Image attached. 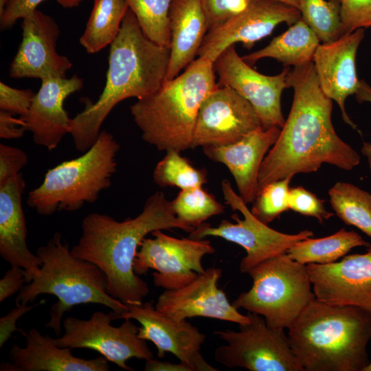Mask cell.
<instances>
[{"label": "cell", "instance_id": "42", "mask_svg": "<svg viewBox=\"0 0 371 371\" xmlns=\"http://www.w3.org/2000/svg\"><path fill=\"white\" fill-rule=\"evenodd\" d=\"M25 280V271L19 267H12L0 280V302L19 292Z\"/></svg>", "mask_w": 371, "mask_h": 371}, {"label": "cell", "instance_id": "29", "mask_svg": "<svg viewBox=\"0 0 371 371\" xmlns=\"http://www.w3.org/2000/svg\"><path fill=\"white\" fill-rule=\"evenodd\" d=\"M335 214L371 237V194L346 182H337L328 191Z\"/></svg>", "mask_w": 371, "mask_h": 371}, {"label": "cell", "instance_id": "4", "mask_svg": "<svg viewBox=\"0 0 371 371\" xmlns=\"http://www.w3.org/2000/svg\"><path fill=\"white\" fill-rule=\"evenodd\" d=\"M304 371H363L370 363L371 314L313 300L287 328Z\"/></svg>", "mask_w": 371, "mask_h": 371}, {"label": "cell", "instance_id": "38", "mask_svg": "<svg viewBox=\"0 0 371 371\" xmlns=\"http://www.w3.org/2000/svg\"><path fill=\"white\" fill-rule=\"evenodd\" d=\"M35 95L31 89L13 88L0 82V109L14 115H25Z\"/></svg>", "mask_w": 371, "mask_h": 371}, {"label": "cell", "instance_id": "41", "mask_svg": "<svg viewBox=\"0 0 371 371\" xmlns=\"http://www.w3.org/2000/svg\"><path fill=\"white\" fill-rule=\"evenodd\" d=\"M45 300L41 301L31 306L19 305L13 308L5 315L0 318V348L12 337L15 331L23 333L16 326V322L23 315L30 311L32 309L43 303Z\"/></svg>", "mask_w": 371, "mask_h": 371}, {"label": "cell", "instance_id": "5", "mask_svg": "<svg viewBox=\"0 0 371 371\" xmlns=\"http://www.w3.org/2000/svg\"><path fill=\"white\" fill-rule=\"evenodd\" d=\"M214 63L199 57L175 78L131 106L143 140L159 150L192 148L197 114L205 96L218 87Z\"/></svg>", "mask_w": 371, "mask_h": 371}, {"label": "cell", "instance_id": "15", "mask_svg": "<svg viewBox=\"0 0 371 371\" xmlns=\"http://www.w3.org/2000/svg\"><path fill=\"white\" fill-rule=\"evenodd\" d=\"M300 19V10L293 5L276 0H256L240 14L210 29L197 56L214 63L225 49L236 43H242L249 49L280 23L291 26Z\"/></svg>", "mask_w": 371, "mask_h": 371}, {"label": "cell", "instance_id": "2", "mask_svg": "<svg viewBox=\"0 0 371 371\" xmlns=\"http://www.w3.org/2000/svg\"><path fill=\"white\" fill-rule=\"evenodd\" d=\"M82 235L71 249V254L92 262L105 274L106 291L126 305H142L149 293L147 283L133 269V263L142 240L156 230L194 228L175 215L171 201L164 193L156 192L145 201L135 218L118 221L102 213L92 212L82 220Z\"/></svg>", "mask_w": 371, "mask_h": 371}, {"label": "cell", "instance_id": "1", "mask_svg": "<svg viewBox=\"0 0 371 371\" xmlns=\"http://www.w3.org/2000/svg\"><path fill=\"white\" fill-rule=\"evenodd\" d=\"M287 84L294 90L292 106L262 162L258 190L275 181L315 172L324 163L350 170L360 162L357 152L335 131L333 100L322 91L313 62L290 70Z\"/></svg>", "mask_w": 371, "mask_h": 371}, {"label": "cell", "instance_id": "34", "mask_svg": "<svg viewBox=\"0 0 371 371\" xmlns=\"http://www.w3.org/2000/svg\"><path fill=\"white\" fill-rule=\"evenodd\" d=\"M290 181H275L260 188L253 202L251 213L262 223L269 224L288 210Z\"/></svg>", "mask_w": 371, "mask_h": 371}, {"label": "cell", "instance_id": "24", "mask_svg": "<svg viewBox=\"0 0 371 371\" xmlns=\"http://www.w3.org/2000/svg\"><path fill=\"white\" fill-rule=\"evenodd\" d=\"M25 346L14 344L9 352L11 362H2L1 371H108L103 357L85 359L75 357L71 348L59 347L56 339L42 335L36 328L23 331Z\"/></svg>", "mask_w": 371, "mask_h": 371}, {"label": "cell", "instance_id": "11", "mask_svg": "<svg viewBox=\"0 0 371 371\" xmlns=\"http://www.w3.org/2000/svg\"><path fill=\"white\" fill-rule=\"evenodd\" d=\"M115 319H118V315L113 311H95L88 319L67 317L63 321L65 333L56 339V344L61 348L95 350L119 368L134 371L126 365L128 359L146 360L153 358V354L146 340L138 337L139 327L131 319H124L117 327L111 324Z\"/></svg>", "mask_w": 371, "mask_h": 371}, {"label": "cell", "instance_id": "35", "mask_svg": "<svg viewBox=\"0 0 371 371\" xmlns=\"http://www.w3.org/2000/svg\"><path fill=\"white\" fill-rule=\"evenodd\" d=\"M204 12L208 30L245 11L256 0H199Z\"/></svg>", "mask_w": 371, "mask_h": 371}, {"label": "cell", "instance_id": "16", "mask_svg": "<svg viewBox=\"0 0 371 371\" xmlns=\"http://www.w3.org/2000/svg\"><path fill=\"white\" fill-rule=\"evenodd\" d=\"M128 307V310L119 315L118 319L136 320L141 325L138 337L155 344L159 358H164L166 352H170L192 371H217L201 353L206 336L197 327L186 320L173 321L157 311L151 302Z\"/></svg>", "mask_w": 371, "mask_h": 371}, {"label": "cell", "instance_id": "48", "mask_svg": "<svg viewBox=\"0 0 371 371\" xmlns=\"http://www.w3.org/2000/svg\"><path fill=\"white\" fill-rule=\"evenodd\" d=\"M363 371H371V362L369 365L364 369Z\"/></svg>", "mask_w": 371, "mask_h": 371}, {"label": "cell", "instance_id": "28", "mask_svg": "<svg viewBox=\"0 0 371 371\" xmlns=\"http://www.w3.org/2000/svg\"><path fill=\"white\" fill-rule=\"evenodd\" d=\"M129 8L126 0H94L92 12L80 45L89 54H95L117 38L124 16Z\"/></svg>", "mask_w": 371, "mask_h": 371}, {"label": "cell", "instance_id": "6", "mask_svg": "<svg viewBox=\"0 0 371 371\" xmlns=\"http://www.w3.org/2000/svg\"><path fill=\"white\" fill-rule=\"evenodd\" d=\"M36 254L42 261L40 272L23 286L16 305L32 303L43 294L56 297L58 302L52 306L45 326L53 328L58 337L64 313L76 305L101 304L118 317L128 310L127 305L108 294L104 272L92 262L74 257L60 232H55L45 245L40 246Z\"/></svg>", "mask_w": 371, "mask_h": 371}, {"label": "cell", "instance_id": "30", "mask_svg": "<svg viewBox=\"0 0 371 371\" xmlns=\"http://www.w3.org/2000/svg\"><path fill=\"white\" fill-rule=\"evenodd\" d=\"M156 164L153 180L160 187H177L181 190L202 187L207 181L205 169L194 167L180 152L170 150Z\"/></svg>", "mask_w": 371, "mask_h": 371}, {"label": "cell", "instance_id": "17", "mask_svg": "<svg viewBox=\"0 0 371 371\" xmlns=\"http://www.w3.org/2000/svg\"><path fill=\"white\" fill-rule=\"evenodd\" d=\"M315 298L330 305L352 306L371 314V243L365 254L338 262L306 265Z\"/></svg>", "mask_w": 371, "mask_h": 371}, {"label": "cell", "instance_id": "18", "mask_svg": "<svg viewBox=\"0 0 371 371\" xmlns=\"http://www.w3.org/2000/svg\"><path fill=\"white\" fill-rule=\"evenodd\" d=\"M221 274V269L209 268L188 284L165 290L159 296L155 308L176 322L204 317L238 324L247 323V315L241 314L218 287Z\"/></svg>", "mask_w": 371, "mask_h": 371}, {"label": "cell", "instance_id": "7", "mask_svg": "<svg viewBox=\"0 0 371 371\" xmlns=\"http://www.w3.org/2000/svg\"><path fill=\"white\" fill-rule=\"evenodd\" d=\"M120 148L113 135L101 130L95 143L80 157L63 161L45 173L43 182L29 192L27 205L40 215L49 216L95 203L111 185Z\"/></svg>", "mask_w": 371, "mask_h": 371}, {"label": "cell", "instance_id": "14", "mask_svg": "<svg viewBox=\"0 0 371 371\" xmlns=\"http://www.w3.org/2000/svg\"><path fill=\"white\" fill-rule=\"evenodd\" d=\"M261 126L258 114L245 98L229 87L218 85L201 104L192 148L233 144Z\"/></svg>", "mask_w": 371, "mask_h": 371}, {"label": "cell", "instance_id": "37", "mask_svg": "<svg viewBox=\"0 0 371 371\" xmlns=\"http://www.w3.org/2000/svg\"><path fill=\"white\" fill-rule=\"evenodd\" d=\"M343 34L371 27V0H339Z\"/></svg>", "mask_w": 371, "mask_h": 371}, {"label": "cell", "instance_id": "19", "mask_svg": "<svg viewBox=\"0 0 371 371\" xmlns=\"http://www.w3.org/2000/svg\"><path fill=\"white\" fill-rule=\"evenodd\" d=\"M22 19V41L11 62L9 76L41 80L66 77L72 63L56 50L60 28L54 19L38 10Z\"/></svg>", "mask_w": 371, "mask_h": 371}, {"label": "cell", "instance_id": "13", "mask_svg": "<svg viewBox=\"0 0 371 371\" xmlns=\"http://www.w3.org/2000/svg\"><path fill=\"white\" fill-rule=\"evenodd\" d=\"M214 69L218 76V86L229 87L245 98L255 109L264 129L282 128L285 120L281 109V95L288 88L289 67L276 76L262 74L243 60L234 45L218 56Z\"/></svg>", "mask_w": 371, "mask_h": 371}, {"label": "cell", "instance_id": "32", "mask_svg": "<svg viewBox=\"0 0 371 371\" xmlns=\"http://www.w3.org/2000/svg\"><path fill=\"white\" fill-rule=\"evenodd\" d=\"M146 37L168 48L171 45L169 12L172 0H126Z\"/></svg>", "mask_w": 371, "mask_h": 371}, {"label": "cell", "instance_id": "3", "mask_svg": "<svg viewBox=\"0 0 371 371\" xmlns=\"http://www.w3.org/2000/svg\"><path fill=\"white\" fill-rule=\"evenodd\" d=\"M170 48L150 40L128 8L120 32L110 45L106 83L95 102L85 101V109L71 118L69 134L76 149L85 153L96 141L101 126L122 100L144 98L166 80Z\"/></svg>", "mask_w": 371, "mask_h": 371}, {"label": "cell", "instance_id": "44", "mask_svg": "<svg viewBox=\"0 0 371 371\" xmlns=\"http://www.w3.org/2000/svg\"><path fill=\"white\" fill-rule=\"evenodd\" d=\"M145 371H192L190 367L180 361L175 363L168 361H161L150 358L145 360Z\"/></svg>", "mask_w": 371, "mask_h": 371}, {"label": "cell", "instance_id": "40", "mask_svg": "<svg viewBox=\"0 0 371 371\" xmlns=\"http://www.w3.org/2000/svg\"><path fill=\"white\" fill-rule=\"evenodd\" d=\"M45 0H9L5 11L0 16L1 30L11 28L19 19L32 13Z\"/></svg>", "mask_w": 371, "mask_h": 371}, {"label": "cell", "instance_id": "9", "mask_svg": "<svg viewBox=\"0 0 371 371\" xmlns=\"http://www.w3.org/2000/svg\"><path fill=\"white\" fill-rule=\"evenodd\" d=\"M249 322L239 330H216L227 344L218 347L214 359L230 368L249 371H304L291 348L284 329L267 324L260 315L247 313Z\"/></svg>", "mask_w": 371, "mask_h": 371}, {"label": "cell", "instance_id": "45", "mask_svg": "<svg viewBox=\"0 0 371 371\" xmlns=\"http://www.w3.org/2000/svg\"><path fill=\"white\" fill-rule=\"evenodd\" d=\"M355 95L359 102H368L371 103V87L364 80H360L359 87ZM361 153L371 159V144L363 142Z\"/></svg>", "mask_w": 371, "mask_h": 371}, {"label": "cell", "instance_id": "43", "mask_svg": "<svg viewBox=\"0 0 371 371\" xmlns=\"http://www.w3.org/2000/svg\"><path fill=\"white\" fill-rule=\"evenodd\" d=\"M27 131L21 119L4 111H0V137L5 139H18Z\"/></svg>", "mask_w": 371, "mask_h": 371}, {"label": "cell", "instance_id": "36", "mask_svg": "<svg viewBox=\"0 0 371 371\" xmlns=\"http://www.w3.org/2000/svg\"><path fill=\"white\" fill-rule=\"evenodd\" d=\"M288 203L289 209L300 214L314 217L321 223L334 215L326 210L324 201L302 186L289 189Z\"/></svg>", "mask_w": 371, "mask_h": 371}, {"label": "cell", "instance_id": "25", "mask_svg": "<svg viewBox=\"0 0 371 371\" xmlns=\"http://www.w3.org/2000/svg\"><path fill=\"white\" fill-rule=\"evenodd\" d=\"M169 20L171 45L167 80L175 78L195 60L208 31L199 0H172Z\"/></svg>", "mask_w": 371, "mask_h": 371}, {"label": "cell", "instance_id": "31", "mask_svg": "<svg viewBox=\"0 0 371 371\" xmlns=\"http://www.w3.org/2000/svg\"><path fill=\"white\" fill-rule=\"evenodd\" d=\"M301 19L323 43L343 36L339 0H298Z\"/></svg>", "mask_w": 371, "mask_h": 371}, {"label": "cell", "instance_id": "47", "mask_svg": "<svg viewBox=\"0 0 371 371\" xmlns=\"http://www.w3.org/2000/svg\"><path fill=\"white\" fill-rule=\"evenodd\" d=\"M293 5L298 9V0H276Z\"/></svg>", "mask_w": 371, "mask_h": 371}, {"label": "cell", "instance_id": "27", "mask_svg": "<svg viewBox=\"0 0 371 371\" xmlns=\"http://www.w3.org/2000/svg\"><path fill=\"white\" fill-rule=\"evenodd\" d=\"M355 231L344 228L320 238H308L294 243L286 251L292 260L304 265L329 264L345 256L352 249L370 245Z\"/></svg>", "mask_w": 371, "mask_h": 371}, {"label": "cell", "instance_id": "46", "mask_svg": "<svg viewBox=\"0 0 371 371\" xmlns=\"http://www.w3.org/2000/svg\"><path fill=\"white\" fill-rule=\"evenodd\" d=\"M9 0H0V16L3 14Z\"/></svg>", "mask_w": 371, "mask_h": 371}, {"label": "cell", "instance_id": "21", "mask_svg": "<svg viewBox=\"0 0 371 371\" xmlns=\"http://www.w3.org/2000/svg\"><path fill=\"white\" fill-rule=\"evenodd\" d=\"M363 37L364 29L360 28L335 41L319 44L313 60L322 91L337 103L343 120L355 129L357 126L346 113L345 102L359 87L355 60Z\"/></svg>", "mask_w": 371, "mask_h": 371}, {"label": "cell", "instance_id": "39", "mask_svg": "<svg viewBox=\"0 0 371 371\" xmlns=\"http://www.w3.org/2000/svg\"><path fill=\"white\" fill-rule=\"evenodd\" d=\"M27 161V154L21 148L0 144V185L19 174Z\"/></svg>", "mask_w": 371, "mask_h": 371}, {"label": "cell", "instance_id": "22", "mask_svg": "<svg viewBox=\"0 0 371 371\" xmlns=\"http://www.w3.org/2000/svg\"><path fill=\"white\" fill-rule=\"evenodd\" d=\"M280 128L262 126L237 142L225 146H205L204 154L224 164L232 175L239 196L246 203H253L258 190L259 170L267 151L276 142Z\"/></svg>", "mask_w": 371, "mask_h": 371}, {"label": "cell", "instance_id": "23", "mask_svg": "<svg viewBox=\"0 0 371 371\" xmlns=\"http://www.w3.org/2000/svg\"><path fill=\"white\" fill-rule=\"evenodd\" d=\"M25 186L21 172L0 185V256L12 267L23 268L29 283L40 272L42 261L27 245L22 207Z\"/></svg>", "mask_w": 371, "mask_h": 371}, {"label": "cell", "instance_id": "20", "mask_svg": "<svg viewBox=\"0 0 371 371\" xmlns=\"http://www.w3.org/2000/svg\"><path fill=\"white\" fill-rule=\"evenodd\" d=\"M82 87L83 80L77 75L41 80L28 112L20 117L36 145L52 151L69 133L71 118L64 109V102Z\"/></svg>", "mask_w": 371, "mask_h": 371}, {"label": "cell", "instance_id": "8", "mask_svg": "<svg viewBox=\"0 0 371 371\" xmlns=\"http://www.w3.org/2000/svg\"><path fill=\"white\" fill-rule=\"evenodd\" d=\"M247 273L253 280L251 289L232 304L260 315L272 328H288L315 299L306 265L286 253L265 260Z\"/></svg>", "mask_w": 371, "mask_h": 371}, {"label": "cell", "instance_id": "10", "mask_svg": "<svg viewBox=\"0 0 371 371\" xmlns=\"http://www.w3.org/2000/svg\"><path fill=\"white\" fill-rule=\"evenodd\" d=\"M221 188L225 203L233 210L241 212L243 219L234 214L232 218L236 221V223L225 219L217 227H212L209 223H203L190 232L189 238L220 237L241 246L246 251V256L240 262L242 273H247L265 260L286 253L294 243L313 236V232L308 229L295 234H287L269 227L251 213L242 198L234 191L228 180L222 181Z\"/></svg>", "mask_w": 371, "mask_h": 371}, {"label": "cell", "instance_id": "12", "mask_svg": "<svg viewBox=\"0 0 371 371\" xmlns=\"http://www.w3.org/2000/svg\"><path fill=\"white\" fill-rule=\"evenodd\" d=\"M153 238H145L138 249L133 263L135 273L143 275L150 269L157 287L165 290L183 287L205 269L203 258L212 254L215 249L210 240L177 238L162 230L151 233Z\"/></svg>", "mask_w": 371, "mask_h": 371}, {"label": "cell", "instance_id": "33", "mask_svg": "<svg viewBox=\"0 0 371 371\" xmlns=\"http://www.w3.org/2000/svg\"><path fill=\"white\" fill-rule=\"evenodd\" d=\"M171 203L177 217L194 228L225 212V207L202 187L181 190Z\"/></svg>", "mask_w": 371, "mask_h": 371}, {"label": "cell", "instance_id": "26", "mask_svg": "<svg viewBox=\"0 0 371 371\" xmlns=\"http://www.w3.org/2000/svg\"><path fill=\"white\" fill-rule=\"evenodd\" d=\"M319 40L300 19L280 35L274 37L265 47L242 56L249 65L264 58H271L285 67H298L313 62Z\"/></svg>", "mask_w": 371, "mask_h": 371}]
</instances>
